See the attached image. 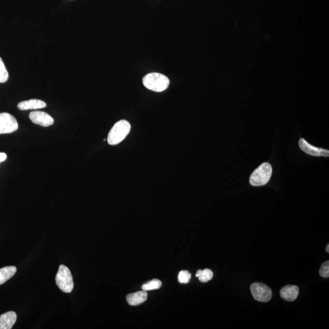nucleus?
Masks as SVG:
<instances>
[{
    "label": "nucleus",
    "instance_id": "f257e3e1",
    "mask_svg": "<svg viewBox=\"0 0 329 329\" xmlns=\"http://www.w3.org/2000/svg\"><path fill=\"white\" fill-rule=\"evenodd\" d=\"M170 83V80L167 77L159 73L148 74L143 79V84L145 88L156 92L165 90Z\"/></svg>",
    "mask_w": 329,
    "mask_h": 329
},
{
    "label": "nucleus",
    "instance_id": "f03ea898",
    "mask_svg": "<svg viewBox=\"0 0 329 329\" xmlns=\"http://www.w3.org/2000/svg\"><path fill=\"white\" fill-rule=\"evenodd\" d=\"M131 126L128 121L122 120L115 123L110 129L107 137V142L110 145H116L121 143L130 132Z\"/></svg>",
    "mask_w": 329,
    "mask_h": 329
},
{
    "label": "nucleus",
    "instance_id": "7ed1b4c3",
    "mask_svg": "<svg viewBox=\"0 0 329 329\" xmlns=\"http://www.w3.org/2000/svg\"><path fill=\"white\" fill-rule=\"evenodd\" d=\"M272 169L271 164L263 163L254 171L250 178V183L254 187L263 186L269 183L271 177Z\"/></svg>",
    "mask_w": 329,
    "mask_h": 329
},
{
    "label": "nucleus",
    "instance_id": "20e7f679",
    "mask_svg": "<svg viewBox=\"0 0 329 329\" xmlns=\"http://www.w3.org/2000/svg\"><path fill=\"white\" fill-rule=\"evenodd\" d=\"M56 283L61 291L70 293L74 288V280L70 269L65 265H61L56 276Z\"/></svg>",
    "mask_w": 329,
    "mask_h": 329
},
{
    "label": "nucleus",
    "instance_id": "39448f33",
    "mask_svg": "<svg viewBox=\"0 0 329 329\" xmlns=\"http://www.w3.org/2000/svg\"><path fill=\"white\" fill-rule=\"evenodd\" d=\"M251 292L253 298L258 301L269 302L272 296L271 289L263 283H254L251 286Z\"/></svg>",
    "mask_w": 329,
    "mask_h": 329
},
{
    "label": "nucleus",
    "instance_id": "423d86ee",
    "mask_svg": "<svg viewBox=\"0 0 329 329\" xmlns=\"http://www.w3.org/2000/svg\"><path fill=\"white\" fill-rule=\"evenodd\" d=\"M18 129V124L15 117L9 113H0V135L11 134Z\"/></svg>",
    "mask_w": 329,
    "mask_h": 329
},
{
    "label": "nucleus",
    "instance_id": "0eeeda50",
    "mask_svg": "<svg viewBox=\"0 0 329 329\" xmlns=\"http://www.w3.org/2000/svg\"><path fill=\"white\" fill-rule=\"evenodd\" d=\"M299 145L302 151L310 156L326 157L329 156V150L314 147L308 143L304 138H300Z\"/></svg>",
    "mask_w": 329,
    "mask_h": 329
},
{
    "label": "nucleus",
    "instance_id": "6e6552de",
    "mask_svg": "<svg viewBox=\"0 0 329 329\" xmlns=\"http://www.w3.org/2000/svg\"><path fill=\"white\" fill-rule=\"evenodd\" d=\"M30 119L34 124L43 127H49L54 124V119L51 115L42 111H33L30 113Z\"/></svg>",
    "mask_w": 329,
    "mask_h": 329
},
{
    "label": "nucleus",
    "instance_id": "1a4fd4ad",
    "mask_svg": "<svg viewBox=\"0 0 329 329\" xmlns=\"http://www.w3.org/2000/svg\"><path fill=\"white\" fill-rule=\"evenodd\" d=\"M299 292V288L297 286L287 285L281 289L280 295L286 301L292 302L297 299Z\"/></svg>",
    "mask_w": 329,
    "mask_h": 329
},
{
    "label": "nucleus",
    "instance_id": "9d476101",
    "mask_svg": "<svg viewBox=\"0 0 329 329\" xmlns=\"http://www.w3.org/2000/svg\"><path fill=\"white\" fill-rule=\"evenodd\" d=\"M46 104L44 101L31 99L18 103L17 107L21 110H37L46 107Z\"/></svg>",
    "mask_w": 329,
    "mask_h": 329
},
{
    "label": "nucleus",
    "instance_id": "9b49d317",
    "mask_svg": "<svg viewBox=\"0 0 329 329\" xmlns=\"http://www.w3.org/2000/svg\"><path fill=\"white\" fill-rule=\"evenodd\" d=\"M15 312H8L0 315V329H11L13 328L16 321Z\"/></svg>",
    "mask_w": 329,
    "mask_h": 329
},
{
    "label": "nucleus",
    "instance_id": "f8f14e48",
    "mask_svg": "<svg viewBox=\"0 0 329 329\" xmlns=\"http://www.w3.org/2000/svg\"><path fill=\"white\" fill-rule=\"evenodd\" d=\"M148 293L146 291H138V292L129 294L127 295L126 300L128 304L132 306H136L143 304L147 299Z\"/></svg>",
    "mask_w": 329,
    "mask_h": 329
},
{
    "label": "nucleus",
    "instance_id": "ddd939ff",
    "mask_svg": "<svg viewBox=\"0 0 329 329\" xmlns=\"http://www.w3.org/2000/svg\"><path fill=\"white\" fill-rule=\"evenodd\" d=\"M16 268L14 266L6 267L0 269V285H2L13 277L16 273Z\"/></svg>",
    "mask_w": 329,
    "mask_h": 329
},
{
    "label": "nucleus",
    "instance_id": "4468645a",
    "mask_svg": "<svg viewBox=\"0 0 329 329\" xmlns=\"http://www.w3.org/2000/svg\"><path fill=\"white\" fill-rule=\"evenodd\" d=\"M196 276L201 283H206L213 278V272L209 269H199L196 272Z\"/></svg>",
    "mask_w": 329,
    "mask_h": 329
},
{
    "label": "nucleus",
    "instance_id": "2eb2a0df",
    "mask_svg": "<svg viewBox=\"0 0 329 329\" xmlns=\"http://www.w3.org/2000/svg\"><path fill=\"white\" fill-rule=\"evenodd\" d=\"M162 283L161 281L158 279H153L151 281L148 282L142 286V290L143 291H150L157 290L161 287Z\"/></svg>",
    "mask_w": 329,
    "mask_h": 329
},
{
    "label": "nucleus",
    "instance_id": "dca6fc26",
    "mask_svg": "<svg viewBox=\"0 0 329 329\" xmlns=\"http://www.w3.org/2000/svg\"><path fill=\"white\" fill-rule=\"evenodd\" d=\"M9 74L3 60L0 58V83H4L8 81Z\"/></svg>",
    "mask_w": 329,
    "mask_h": 329
},
{
    "label": "nucleus",
    "instance_id": "f3484780",
    "mask_svg": "<svg viewBox=\"0 0 329 329\" xmlns=\"http://www.w3.org/2000/svg\"><path fill=\"white\" fill-rule=\"evenodd\" d=\"M191 279V274L188 271H182L178 276V281L181 284H187Z\"/></svg>",
    "mask_w": 329,
    "mask_h": 329
},
{
    "label": "nucleus",
    "instance_id": "a211bd4d",
    "mask_svg": "<svg viewBox=\"0 0 329 329\" xmlns=\"http://www.w3.org/2000/svg\"><path fill=\"white\" fill-rule=\"evenodd\" d=\"M319 274L321 277H324V278H328L329 277V262L327 261V262H324L323 265H321L320 269H319Z\"/></svg>",
    "mask_w": 329,
    "mask_h": 329
},
{
    "label": "nucleus",
    "instance_id": "6ab92c4d",
    "mask_svg": "<svg viewBox=\"0 0 329 329\" xmlns=\"http://www.w3.org/2000/svg\"><path fill=\"white\" fill-rule=\"evenodd\" d=\"M6 158H7L6 154L4 153V152H0V163H1V162L5 161Z\"/></svg>",
    "mask_w": 329,
    "mask_h": 329
},
{
    "label": "nucleus",
    "instance_id": "aec40b11",
    "mask_svg": "<svg viewBox=\"0 0 329 329\" xmlns=\"http://www.w3.org/2000/svg\"><path fill=\"white\" fill-rule=\"evenodd\" d=\"M326 251L328 253H329V244H328L326 247Z\"/></svg>",
    "mask_w": 329,
    "mask_h": 329
}]
</instances>
